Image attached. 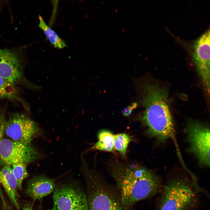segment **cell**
Segmentation results:
<instances>
[{"instance_id":"obj_2","label":"cell","mask_w":210,"mask_h":210,"mask_svg":"<svg viewBox=\"0 0 210 210\" xmlns=\"http://www.w3.org/2000/svg\"><path fill=\"white\" fill-rule=\"evenodd\" d=\"M136 84L141 97L139 103L144 108L141 119L148 133L159 142L172 139L179 153L167 91L156 85L137 81Z\"/></svg>"},{"instance_id":"obj_21","label":"cell","mask_w":210,"mask_h":210,"mask_svg":"<svg viewBox=\"0 0 210 210\" xmlns=\"http://www.w3.org/2000/svg\"><path fill=\"white\" fill-rule=\"evenodd\" d=\"M0 196L3 202L4 203L5 202V199L4 198V195L2 192V191L0 188Z\"/></svg>"},{"instance_id":"obj_13","label":"cell","mask_w":210,"mask_h":210,"mask_svg":"<svg viewBox=\"0 0 210 210\" xmlns=\"http://www.w3.org/2000/svg\"><path fill=\"white\" fill-rule=\"evenodd\" d=\"M114 134L106 130H102L97 134L98 141L91 149L106 152H114Z\"/></svg>"},{"instance_id":"obj_7","label":"cell","mask_w":210,"mask_h":210,"mask_svg":"<svg viewBox=\"0 0 210 210\" xmlns=\"http://www.w3.org/2000/svg\"><path fill=\"white\" fill-rule=\"evenodd\" d=\"M40 155L31 144L3 138L0 141V162L5 165L18 163L27 164L39 158Z\"/></svg>"},{"instance_id":"obj_10","label":"cell","mask_w":210,"mask_h":210,"mask_svg":"<svg viewBox=\"0 0 210 210\" xmlns=\"http://www.w3.org/2000/svg\"><path fill=\"white\" fill-rule=\"evenodd\" d=\"M23 76L17 55L10 50L0 49V76L16 85L24 80Z\"/></svg>"},{"instance_id":"obj_5","label":"cell","mask_w":210,"mask_h":210,"mask_svg":"<svg viewBox=\"0 0 210 210\" xmlns=\"http://www.w3.org/2000/svg\"><path fill=\"white\" fill-rule=\"evenodd\" d=\"M186 132L189 145L188 151L195 157L200 167H209V125L196 120H191L187 123Z\"/></svg>"},{"instance_id":"obj_19","label":"cell","mask_w":210,"mask_h":210,"mask_svg":"<svg viewBox=\"0 0 210 210\" xmlns=\"http://www.w3.org/2000/svg\"><path fill=\"white\" fill-rule=\"evenodd\" d=\"M138 105L137 103L134 102L124 108L122 111L123 115L126 116L130 115L132 113L133 110L136 108Z\"/></svg>"},{"instance_id":"obj_12","label":"cell","mask_w":210,"mask_h":210,"mask_svg":"<svg viewBox=\"0 0 210 210\" xmlns=\"http://www.w3.org/2000/svg\"><path fill=\"white\" fill-rule=\"evenodd\" d=\"M0 183L4 188L13 206L17 210H20L17 198V181L10 165H5L0 169Z\"/></svg>"},{"instance_id":"obj_3","label":"cell","mask_w":210,"mask_h":210,"mask_svg":"<svg viewBox=\"0 0 210 210\" xmlns=\"http://www.w3.org/2000/svg\"><path fill=\"white\" fill-rule=\"evenodd\" d=\"M192 181L174 177L163 185L155 210H194L198 199Z\"/></svg>"},{"instance_id":"obj_11","label":"cell","mask_w":210,"mask_h":210,"mask_svg":"<svg viewBox=\"0 0 210 210\" xmlns=\"http://www.w3.org/2000/svg\"><path fill=\"white\" fill-rule=\"evenodd\" d=\"M56 187L53 179L44 176H35L29 181L25 192L33 200H39L53 192Z\"/></svg>"},{"instance_id":"obj_17","label":"cell","mask_w":210,"mask_h":210,"mask_svg":"<svg viewBox=\"0 0 210 210\" xmlns=\"http://www.w3.org/2000/svg\"><path fill=\"white\" fill-rule=\"evenodd\" d=\"M27 164L18 163L14 164L12 165V171L17 183V188L22 190L23 181L29 176L27 170Z\"/></svg>"},{"instance_id":"obj_9","label":"cell","mask_w":210,"mask_h":210,"mask_svg":"<svg viewBox=\"0 0 210 210\" xmlns=\"http://www.w3.org/2000/svg\"><path fill=\"white\" fill-rule=\"evenodd\" d=\"M193 58L205 92L209 96L210 86V30L196 41Z\"/></svg>"},{"instance_id":"obj_14","label":"cell","mask_w":210,"mask_h":210,"mask_svg":"<svg viewBox=\"0 0 210 210\" xmlns=\"http://www.w3.org/2000/svg\"><path fill=\"white\" fill-rule=\"evenodd\" d=\"M0 99L17 100L25 105V103L19 95L15 85L8 82L0 76Z\"/></svg>"},{"instance_id":"obj_15","label":"cell","mask_w":210,"mask_h":210,"mask_svg":"<svg viewBox=\"0 0 210 210\" xmlns=\"http://www.w3.org/2000/svg\"><path fill=\"white\" fill-rule=\"evenodd\" d=\"M38 19L39 27L43 31L50 42L55 48L62 49L67 46L65 42L46 24L40 15H39Z\"/></svg>"},{"instance_id":"obj_8","label":"cell","mask_w":210,"mask_h":210,"mask_svg":"<svg viewBox=\"0 0 210 210\" xmlns=\"http://www.w3.org/2000/svg\"><path fill=\"white\" fill-rule=\"evenodd\" d=\"M35 123L25 114H13L6 122L4 133L10 139L22 142L31 144L39 133Z\"/></svg>"},{"instance_id":"obj_20","label":"cell","mask_w":210,"mask_h":210,"mask_svg":"<svg viewBox=\"0 0 210 210\" xmlns=\"http://www.w3.org/2000/svg\"><path fill=\"white\" fill-rule=\"evenodd\" d=\"M22 210H34L30 204L27 203L24 206Z\"/></svg>"},{"instance_id":"obj_6","label":"cell","mask_w":210,"mask_h":210,"mask_svg":"<svg viewBox=\"0 0 210 210\" xmlns=\"http://www.w3.org/2000/svg\"><path fill=\"white\" fill-rule=\"evenodd\" d=\"M50 210H88L87 194L74 183H63L56 187Z\"/></svg>"},{"instance_id":"obj_16","label":"cell","mask_w":210,"mask_h":210,"mask_svg":"<svg viewBox=\"0 0 210 210\" xmlns=\"http://www.w3.org/2000/svg\"><path fill=\"white\" fill-rule=\"evenodd\" d=\"M131 141L130 136L125 133H120L114 135V148L121 154L126 157L127 150Z\"/></svg>"},{"instance_id":"obj_4","label":"cell","mask_w":210,"mask_h":210,"mask_svg":"<svg viewBox=\"0 0 210 210\" xmlns=\"http://www.w3.org/2000/svg\"><path fill=\"white\" fill-rule=\"evenodd\" d=\"M88 210H123L118 190L101 175L83 165Z\"/></svg>"},{"instance_id":"obj_1","label":"cell","mask_w":210,"mask_h":210,"mask_svg":"<svg viewBox=\"0 0 210 210\" xmlns=\"http://www.w3.org/2000/svg\"><path fill=\"white\" fill-rule=\"evenodd\" d=\"M123 210H133L138 201L160 193L163 185L152 171L135 164L116 162L110 167Z\"/></svg>"},{"instance_id":"obj_18","label":"cell","mask_w":210,"mask_h":210,"mask_svg":"<svg viewBox=\"0 0 210 210\" xmlns=\"http://www.w3.org/2000/svg\"><path fill=\"white\" fill-rule=\"evenodd\" d=\"M6 122L4 113L0 111V141L3 138Z\"/></svg>"}]
</instances>
